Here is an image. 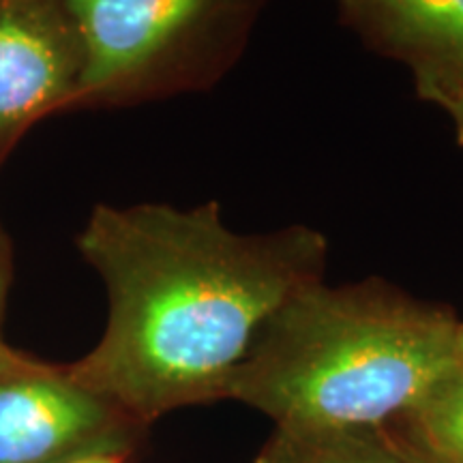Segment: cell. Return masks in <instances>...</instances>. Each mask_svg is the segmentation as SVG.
<instances>
[{"mask_svg":"<svg viewBox=\"0 0 463 463\" xmlns=\"http://www.w3.org/2000/svg\"><path fill=\"white\" fill-rule=\"evenodd\" d=\"M78 249L106 283L109 316L99 344L67 373L133 422L223 399L260 326L324 279L328 260L320 230L241 234L217 202L99 204Z\"/></svg>","mask_w":463,"mask_h":463,"instance_id":"6da1fadb","label":"cell"},{"mask_svg":"<svg viewBox=\"0 0 463 463\" xmlns=\"http://www.w3.org/2000/svg\"><path fill=\"white\" fill-rule=\"evenodd\" d=\"M449 305L372 277L298 288L269 316L223 399L275 427H382L419 402L457 358Z\"/></svg>","mask_w":463,"mask_h":463,"instance_id":"7a4b0ae2","label":"cell"},{"mask_svg":"<svg viewBox=\"0 0 463 463\" xmlns=\"http://www.w3.org/2000/svg\"><path fill=\"white\" fill-rule=\"evenodd\" d=\"M82 34V95L136 89L187 52L239 33L260 0H69Z\"/></svg>","mask_w":463,"mask_h":463,"instance_id":"3957f363","label":"cell"},{"mask_svg":"<svg viewBox=\"0 0 463 463\" xmlns=\"http://www.w3.org/2000/svg\"><path fill=\"white\" fill-rule=\"evenodd\" d=\"M131 422L67 369L43 364L0 380V463H71L123 453Z\"/></svg>","mask_w":463,"mask_h":463,"instance_id":"277c9868","label":"cell"},{"mask_svg":"<svg viewBox=\"0 0 463 463\" xmlns=\"http://www.w3.org/2000/svg\"><path fill=\"white\" fill-rule=\"evenodd\" d=\"M86 52L69 0H0V153L82 95Z\"/></svg>","mask_w":463,"mask_h":463,"instance_id":"5b68a950","label":"cell"},{"mask_svg":"<svg viewBox=\"0 0 463 463\" xmlns=\"http://www.w3.org/2000/svg\"><path fill=\"white\" fill-rule=\"evenodd\" d=\"M339 9L364 43L408 67L463 146V0H344Z\"/></svg>","mask_w":463,"mask_h":463,"instance_id":"8992f818","label":"cell"},{"mask_svg":"<svg viewBox=\"0 0 463 463\" xmlns=\"http://www.w3.org/2000/svg\"><path fill=\"white\" fill-rule=\"evenodd\" d=\"M253 463H414L391 425L275 427Z\"/></svg>","mask_w":463,"mask_h":463,"instance_id":"52a82bcc","label":"cell"},{"mask_svg":"<svg viewBox=\"0 0 463 463\" xmlns=\"http://www.w3.org/2000/svg\"><path fill=\"white\" fill-rule=\"evenodd\" d=\"M389 425L433 459L463 463V363L457 361Z\"/></svg>","mask_w":463,"mask_h":463,"instance_id":"ba28073f","label":"cell"},{"mask_svg":"<svg viewBox=\"0 0 463 463\" xmlns=\"http://www.w3.org/2000/svg\"><path fill=\"white\" fill-rule=\"evenodd\" d=\"M43 363L33 361L20 352H15L14 347H9L0 339V380L11 378V375H22V373H31L42 369Z\"/></svg>","mask_w":463,"mask_h":463,"instance_id":"9c48e42d","label":"cell"},{"mask_svg":"<svg viewBox=\"0 0 463 463\" xmlns=\"http://www.w3.org/2000/svg\"><path fill=\"white\" fill-rule=\"evenodd\" d=\"M11 275V258H9V242L5 239L3 230H0V311L5 305V294H7Z\"/></svg>","mask_w":463,"mask_h":463,"instance_id":"30bf717a","label":"cell"},{"mask_svg":"<svg viewBox=\"0 0 463 463\" xmlns=\"http://www.w3.org/2000/svg\"><path fill=\"white\" fill-rule=\"evenodd\" d=\"M71 463H125V461H123V453H101V455L82 457V459H75Z\"/></svg>","mask_w":463,"mask_h":463,"instance_id":"8fae6325","label":"cell"},{"mask_svg":"<svg viewBox=\"0 0 463 463\" xmlns=\"http://www.w3.org/2000/svg\"><path fill=\"white\" fill-rule=\"evenodd\" d=\"M392 431H395V430H392ZM395 433H397V431H395ZM397 436H399V433H397ZM399 438H402V436H399ZM402 442L405 444V449H408V453H410V457H412L414 463H444V461L433 459V457H430L427 453H422V450L412 447V444H410V442H405L403 438H402Z\"/></svg>","mask_w":463,"mask_h":463,"instance_id":"7c38bea8","label":"cell"},{"mask_svg":"<svg viewBox=\"0 0 463 463\" xmlns=\"http://www.w3.org/2000/svg\"><path fill=\"white\" fill-rule=\"evenodd\" d=\"M457 358L463 363V322L459 324V331H457Z\"/></svg>","mask_w":463,"mask_h":463,"instance_id":"4fadbf2b","label":"cell"},{"mask_svg":"<svg viewBox=\"0 0 463 463\" xmlns=\"http://www.w3.org/2000/svg\"><path fill=\"white\" fill-rule=\"evenodd\" d=\"M337 3H344V0H337Z\"/></svg>","mask_w":463,"mask_h":463,"instance_id":"5bb4252c","label":"cell"}]
</instances>
